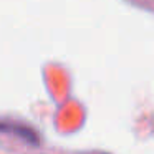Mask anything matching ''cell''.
Returning a JSON list of instances; mask_svg holds the SVG:
<instances>
[{"mask_svg": "<svg viewBox=\"0 0 154 154\" xmlns=\"http://www.w3.org/2000/svg\"><path fill=\"white\" fill-rule=\"evenodd\" d=\"M0 129L2 131H7V133H15V134H20L23 139L27 141H35L37 139V136H35V133L32 129H28L27 126H22L18 128L17 124H0Z\"/></svg>", "mask_w": 154, "mask_h": 154, "instance_id": "1", "label": "cell"}]
</instances>
